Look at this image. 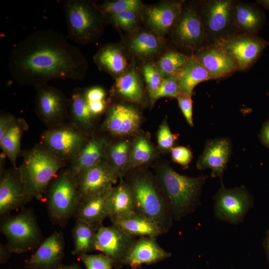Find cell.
I'll return each mask as SVG.
<instances>
[{
    "instance_id": "cell-1",
    "label": "cell",
    "mask_w": 269,
    "mask_h": 269,
    "mask_svg": "<svg viewBox=\"0 0 269 269\" xmlns=\"http://www.w3.org/2000/svg\"><path fill=\"white\" fill-rule=\"evenodd\" d=\"M7 65L15 82L33 87L54 79L83 80L88 69L80 49L52 29L35 31L15 44Z\"/></svg>"
},
{
    "instance_id": "cell-2",
    "label": "cell",
    "mask_w": 269,
    "mask_h": 269,
    "mask_svg": "<svg viewBox=\"0 0 269 269\" xmlns=\"http://www.w3.org/2000/svg\"><path fill=\"white\" fill-rule=\"evenodd\" d=\"M125 176L132 191L135 212L153 220L166 233L173 219L155 175L139 167L131 170Z\"/></svg>"
},
{
    "instance_id": "cell-3",
    "label": "cell",
    "mask_w": 269,
    "mask_h": 269,
    "mask_svg": "<svg viewBox=\"0 0 269 269\" xmlns=\"http://www.w3.org/2000/svg\"><path fill=\"white\" fill-rule=\"evenodd\" d=\"M155 178L170 209L173 220L178 221L195 211L206 176L190 177L174 171L169 165L157 167Z\"/></svg>"
},
{
    "instance_id": "cell-4",
    "label": "cell",
    "mask_w": 269,
    "mask_h": 269,
    "mask_svg": "<svg viewBox=\"0 0 269 269\" xmlns=\"http://www.w3.org/2000/svg\"><path fill=\"white\" fill-rule=\"evenodd\" d=\"M21 155L22 161L17 168L25 188L33 198L43 201L50 182L67 165L39 143L22 150Z\"/></svg>"
},
{
    "instance_id": "cell-5",
    "label": "cell",
    "mask_w": 269,
    "mask_h": 269,
    "mask_svg": "<svg viewBox=\"0 0 269 269\" xmlns=\"http://www.w3.org/2000/svg\"><path fill=\"white\" fill-rule=\"evenodd\" d=\"M63 8L69 39L85 44L94 42L100 38L107 21L95 2L65 0Z\"/></svg>"
},
{
    "instance_id": "cell-6",
    "label": "cell",
    "mask_w": 269,
    "mask_h": 269,
    "mask_svg": "<svg viewBox=\"0 0 269 269\" xmlns=\"http://www.w3.org/2000/svg\"><path fill=\"white\" fill-rule=\"evenodd\" d=\"M44 201L52 224L64 227L74 217L80 201L78 181L67 166L61 169L51 181Z\"/></svg>"
},
{
    "instance_id": "cell-7",
    "label": "cell",
    "mask_w": 269,
    "mask_h": 269,
    "mask_svg": "<svg viewBox=\"0 0 269 269\" xmlns=\"http://www.w3.org/2000/svg\"><path fill=\"white\" fill-rule=\"evenodd\" d=\"M0 232L12 253L20 254L36 249L44 240L34 212L23 208L14 215L0 219Z\"/></svg>"
},
{
    "instance_id": "cell-8",
    "label": "cell",
    "mask_w": 269,
    "mask_h": 269,
    "mask_svg": "<svg viewBox=\"0 0 269 269\" xmlns=\"http://www.w3.org/2000/svg\"><path fill=\"white\" fill-rule=\"evenodd\" d=\"M91 136L68 121L55 127L47 128L41 133L39 143L68 166Z\"/></svg>"
},
{
    "instance_id": "cell-9",
    "label": "cell",
    "mask_w": 269,
    "mask_h": 269,
    "mask_svg": "<svg viewBox=\"0 0 269 269\" xmlns=\"http://www.w3.org/2000/svg\"><path fill=\"white\" fill-rule=\"evenodd\" d=\"M235 1L208 0L200 2L198 10L209 44L238 32L234 22Z\"/></svg>"
},
{
    "instance_id": "cell-10",
    "label": "cell",
    "mask_w": 269,
    "mask_h": 269,
    "mask_svg": "<svg viewBox=\"0 0 269 269\" xmlns=\"http://www.w3.org/2000/svg\"><path fill=\"white\" fill-rule=\"evenodd\" d=\"M34 87L36 114L47 128H53L69 121L70 98H68L60 89L48 83Z\"/></svg>"
},
{
    "instance_id": "cell-11",
    "label": "cell",
    "mask_w": 269,
    "mask_h": 269,
    "mask_svg": "<svg viewBox=\"0 0 269 269\" xmlns=\"http://www.w3.org/2000/svg\"><path fill=\"white\" fill-rule=\"evenodd\" d=\"M171 38L177 46L191 52L192 55L209 44L197 5L184 4L171 30Z\"/></svg>"
},
{
    "instance_id": "cell-12",
    "label": "cell",
    "mask_w": 269,
    "mask_h": 269,
    "mask_svg": "<svg viewBox=\"0 0 269 269\" xmlns=\"http://www.w3.org/2000/svg\"><path fill=\"white\" fill-rule=\"evenodd\" d=\"M136 238L116 224L108 226L102 225L96 233L95 251L108 257L115 269H121L125 265L126 260Z\"/></svg>"
},
{
    "instance_id": "cell-13",
    "label": "cell",
    "mask_w": 269,
    "mask_h": 269,
    "mask_svg": "<svg viewBox=\"0 0 269 269\" xmlns=\"http://www.w3.org/2000/svg\"><path fill=\"white\" fill-rule=\"evenodd\" d=\"M214 200L215 217L233 224L242 222L253 205L252 196L244 186L228 189L222 181Z\"/></svg>"
},
{
    "instance_id": "cell-14",
    "label": "cell",
    "mask_w": 269,
    "mask_h": 269,
    "mask_svg": "<svg viewBox=\"0 0 269 269\" xmlns=\"http://www.w3.org/2000/svg\"><path fill=\"white\" fill-rule=\"evenodd\" d=\"M231 55L239 70L250 67L259 58L268 42L255 34L236 32L213 43Z\"/></svg>"
},
{
    "instance_id": "cell-15",
    "label": "cell",
    "mask_w": 269,
    "mask_h": 269,
    "mask_svg": "<svg viewBox=\"0 0 269 269\" xmlns=\"http://www.w3.org/2000/svg\"><path fill=\"white\" fill-rule=\"evenodd\" d=\"M77 178L80 200H83L107 195L121 177L103 160Z\"/></svg>"
},
{
    "instance_id": "cell-16",
    "label": "cell",
    "mask_w": 269,
    "mask_h": 269,
    "mask_svg": "<svg viewBox=\"0 0 269 269\" xmlns=\"http://www.w3.org/2000/svg\"><path fill=\"white\" fill-rule=\"evenodd\" d=\"M33 198L25 188L17 168L12 167L0 173V219L13 210L24 208Z\"/></svg>"
},
{
    "instance_id": "cell-17",
    "label": "cell",
    "mask_w": 269,
    "mask_h": 269,
    "mask_svg": "<svg viewBox=\"0 0 269 269\" xmlns=\"http://www.w3.org/2000/svg\"><path fill=\"white\" fill-rule=\"evenodd\" d=\"M140 123L141 117L137 109L130 105L118 103L108 108L102 129L114 137H125L136 134Z\"/></svg>"
},
{
    "instance_id": "cell-18",
    "label": "cell",
    "mask_w": 269,
    "mask_h": 269,
    "mask_svg": "<svg viewBox=\"0 0 269 269\" xmlns=\"http://www.w3.org/2000/svg\"><path fill=\"white\" fill-rule=\"evenodd\" d=\"M184 4V1L171 0L144 6L140 11L142 20L150 30L164 38L176 23Z\"/></svg>"
},
{
    "instance_id": "cell-19",
    "label": "cell",
    "mask_w": 269,
    "mask_h": 269,
    "mask_svg": "<svg viewBox=\"0 0 269 269\" xmlns=\"http://www.w3.org/2000/svg\"><path fill=\"white\" fill-rule=\"evenodd\" d=\"M65 241L62 233L55 231L45 239L25 262V269H56L64 257Z\"/></svg>"
},
{
    "instance_id": "cell-20",
    "label": "cell",
    "mask_w": 269,
    "mask_h": 269,
    "mask_svg": "<svg viewBox=\"0 0 269 269\" xmlns=\"http://www.w3.org/2000/svg\"><path fill=\"white\" fill-rule=\"evenodd\" d=\"M192 56L207 70L211 79L224 78L239 70L235 59L214 43L202 48Z\"/></svg>"
},
{
    "instance_id": "cell-21",
    "label": "cell",
    "mask_w": 269,
    "mask_h": 269,
    "mask_svg": "<svg viewBox=\"0 0 269 269\" xmlns=\"http://www.w3.org/2000/svg\"><path fill=\"white\" fill-rule=\"evenodd\" d=\"M231 144L227 138H220L208 140L197 162L198 169L210 168L213 177L222 180L231 152Z\"/></svg>"
},
{
    "instance_id": "cell-22",
    "label": "cell",
    "mask_w": 269,
    "mask_h": 269,
    "mask_svg": "<svg viewBox=\"0 0 269 269\" xmlns=\"http://www.w3.org/2000/svg\"><path fill=\"white\" fill-rule=\"evenodd\" d=\"M107 194L105 208L108 218L112 224L135 213L131 190L123 177Z\"/></svg>"
},
{
    "instance_id": "cell-23",
    "label": "cell",
    "mask_w": 269,
    "mask_h": 269,
    "mask_svg": "<svg viewBox=\"0 0 269 269\" xmlns=\"http://www.w3.org/2000/svg\"><path fill=\"white\" fill-rule=\"evenodd\" d=\"M156 238L141 237L136 239L126 260L125 265L135 268L142 264L157 263L170 257L171 254L159 245Z\"/></svg>"
},
{
    "instance_id": "cell-24",
    "label": "cell",
    "mask_w": 269,
    "mask_h": 269,
    "mask_svg": "<svg viewBox=\"0 0 269 269\" xmlns=\"http://www.w3.org/2000/svg\"><path fill=\"white\" fill-rule=\"evenodd\" d=\"M107 139L101 135L93 134L68 168L78 177L88 169L104 160Z\"/></svg>"
},
{
    "instance_id": "cell-25",
    "label": "cell",
    "mask_w": 269,
    "mask_h": 269,
    "mask_svg": "<svg viewBox=\"0 0 269 269\" xmlns=\"http://www.w3.org/2000/svg\"><path fill=\"white\" fill-rule=\"evenodd\" d=\"M100 70L117 78L129 68L127 58L119 44L109 43L100 47L93 58Z\"/></svg>"
},
{
    "instance_id": "cell-26",
    "label": "cell",
    "mask_w": 269,
    "mask_h": 269,
    "mask_svg": "<svg viewBox=\"0 0 269 269\" xmlns=\"http://www.w3.org/2000/svg\"><path fill=\"white\" fill-rule=\"evenodd\" d=\"M164 46L163 38L151 30L136 31L128 42L130 51L138 58L146 61L157 56Z\"/></svg>"
},
{
    "instance_id": "cell-27",
    "label": "cell",
    "mask_w": 269,
    "mask_h": 269,
    "mask_svg": "<svg viewBox=\"0 0 269 269\" xmlns=\"http://www.w3.org/2000/svg\"><path fill=\"white\" fill-rule=\"evenodd\" d=\"M111 94L129 102L140 104L144 97L142 80L138 71L132 67L116 78Z\"/></svg>"
},
{
    "instance_id": "cell-28",
    "label": "cell",
    "mask_w": 269,
    "mask_h": 269,
    "mask_svg": "<svg viewBox=\"0 0 269 269\" xmlns=\"http://www.w3.org/2000/svg\"><path fill=\"white\" fill-rule=\"evenodd\" d=\"M95 117L91 113L84 95V89L75 88L70 98L69 121L87 134H95Z\"/></svg>"
},
{
    "instance_id": "cell-29",
    "label": "cell",
    "mask_w": 269,
    "mask_h": 269,
    "mask_svg": "<svg viewBox=\"0 0 269 269\" xmlns=\"http://www.w3.org/2000/svg\"><path fill=\"white\" fill-rule=\"evenodd\" d=\"M233 16L237 31L255 34L262 27L264 16L254 5L243 2H234Z\"/></svg>"
},
{
    "instance_id": "cell-30",
    "label": "cell",
    "mask_w": 269,
    "mask_h": 269,
    "mask_svg": "<svg viewBox=\"0 0 269 269\" xmlns=\"http://www.w3.org/2000/svg\"><path fill=\"white\" fill-rule=\"evenodd\" d=\"M107 195L80 200L73 218L86 223L97 231L108 218L105 208Z\"/></svg>"
},
{
    "instance_id": "cell-31",
    "label": "cell",
    "mask_w": 269,
    "mask_h": 269,
    "mask_svg": "<svg viewBox=\"0 0 269 269\" xmlns=\"http://www.w3.org/2000/svg\"><path fill=\"white\" fill-rule=\"evenodd\" d=\"M114 224L127 233L136 238L157 237L165 234L161 227L153 220L136 212Z\"/></svg>"
},
{
    "instance_id": "cell-32",
    "label": "cell",
    "mask_w": 269,
    "mask_h": 269,
    "mask_svg": "<svg viewBox=\"0 0 269 269\" xmlns=\"http://www.w3.org/2000/svg\"><path fill=\"white\" fill-rule=\"evenodd\" d=\"M28 128L27 122L23 119H16L4 135L0 139L2 153L7 158L12 167L16 168L17 158L21 155V139L24 132Z\"/></svg>"
},
{
    "instance_id": "cell-33",
    "label": "cell",
    "mask_w": 269,
    "mask_h": 269,
    "mask_svg": "<svg viewBox=\"0 0 269 269\" xmlns=\"http://www.w3.org/2000/svg\"><path fill=\"white\" fill-rule=\"evenodd\" d=\"M131 142L126 139L108 141L104 160L115 169L121 178L128 173Z\"/></svg>"
},
{
    "instance_id": "cell-34",
    "label": "cell",
    "mask_w": 269,
    "mask_h": 269,
    "mask_svg": "<svg viewBox=\"0 0 269 269\" xmlns=\"http://www.w3.org/2000/svg\"><path fill=\"white\" fill-rule=\"evenodd\" d=\"M175 76L177 79L181 92L191 95L198 84L211 79L207 70L194 58Z\"/></svg>"
},
{
    "instance_id": "cell-35",
    "label": "cell",
    "mask_w": 269,
    "mask_h": 269,
    "mask_svg": "<svg viewBox=\"0 0 269 269\" xmlns=\"http://www.w3.org/2000/svg\"><path fill=\"white\" fill-rule=\"evenodd\" d=\"M97 230L86 223L75 220L72 230L74 248L73 255L78 257L95 251V242Z\"/></svg>"
},
{
    "instance_id": "cell-36",
    "label": "cell",
    "mask_w": 269,
    "mask_h": 269,
    "mask_svg": "<svg viewBox=\"0 0 269 269\" xmlns=\"http://www.w3.org/2000/svg\"><path fill=\"white\" fill-rule=\"evenodd\" d=\"M156 154V151L148 138L142 134L136 135L131 142L129 172L149 163L154 160Z\"/></svg>"
},
{
    "instance_id": "cell-37",
    "label": "cell",
    "mask_w": 269,
    "mask_h": 269,
    "mask_svg": "<svg viewBox=\"0 0 269 269\" xmlns=\"http://www.w3.org/2000/svg\"><path fill=\"white\" fill-rule=\"evenodd\" d=\"M192 55L169 50L158 59L155 64L164 78L175 76L193 59Z\"/></svg>"
},
{
    "instance_id": "cell-38",
    "label": "cell",
    "mask_w": 269,
    "mask_h": 269,
    "mask_svg": "<svg viewBox=\"0 0 269 269\" xmlns=\"http://www.w3.org/2000/svg\"><path fill=\"white\" fill-rule=\"evenodd\" d=\"M119 29L129 33L136 32L142 18L140 11L129 10L105 17Z\"/></svg>"
},
{
    "instance_id": "cell-39",
    "label": "cell",
    "mask_w": 269,
    "mask_h": 269,
    "mask_svg": "<svg viewBox=\"0 0 269 269\" xmlns=\"http://www.w3.org/2000/svg\"><path fill=\"white\" fill-rule=\"evenodd\" d=\"M141 73L146 84L150 102L153 105L158 89L164 79L155 63L148 61L142 66Z\"/></svg>"
},
{
    "instance_id": "cell-40",
    "label": "cell",
    "mask_w": 269,
    "mask_h": 269,
    "mask_svg": "<svg viewBox=\"0 0 269 269\" xmlns=\"http://www.w3.org/2000/svg\"><path fill=\"white\" fill-rule=\"evenodd\" d=\"M98 6L106 17L129 10L140 11L144 5L139 0H106Z\"/></svg>"
},
{
    "instance_id": "cell-41",
    "label": "cell",
    "mask_w": 269,
    "mask_h": 269,
    "mask_svg": "<svg viewBox=\"0 0 269 269\" xmlns=\"http://www.w3.org/2000/svg\"><path fill=\"white\" fill-rule=\"evenodd\" d=\"M83 262L86 269H112V261L105 255L100 253L95 255L85 254L78 257Z\"/></svg>"
},
{
    "instance_id": "cell-42",
    "label": "cell",
    "mask_w": 269,
    "mask_h": 269,
    "mask_svg": "<svg viewBox=\"0 0 269 269\" xmlns=\"http://www.w3.org/2000/svg\"><path fill=\"white\" fill-rule=\"evenodd\" d=\"M177 139V135L171 132L165 119L160 126L157 133L158 147L163 151L171 150Z\"/></svg>"
},
{
    "instance_id": "cell-43",
    "label": "cell",
    "mask_w": 269,
    "mask_h": 269,
    "mask_svg": "<svg viewBox=\"0 0 269 269\" xmlns=\"http://www.w3.org/2000/svg\"><path fill=\"white\" fill-rule=\"evenodd\" d=\"M177 78L175 76L164 78L155 96V100L163 97L176 98L181 93Z\"/></svg>"
},
{
    "instance_id": "cell-44",
    "label": "cell",
    "mask_w": 269,
    "mask_h": 269,
    "mask_svg": "<svg viewBox=\"0 0 269 269\" xmlns=\"http://www.w3.org/2000/svg\"><path fill=\"white\" fill-rule=\"evenodd\" d=\"M172 160L180 164L184 169L188 167L192 158L190 149L185 146L173 147L170 150Z\"/></svg>"
},
{
    "instance_id": "cell-45",
    "label": "cell",
    "mask_w": 269,
    "mask_h": 269,
    "mask_svg": "<svg viewBox=\"0 0 269 269\" xmlns=\"http://www.w3.org/2000/svg\"><path fill=\"white\" fill-rule=\"evenodd\" d=\"M180 110L190 126H193V109L191 95L181 93L176 98Z\"/></svg>"
},
{
    "instance_id": "cell-46",
    "label": "cell",
    "mask_w": 269,
    "mask_h": 269,
    "mask_svg": "<svg viewBox=\"0 0 269 269\" xmlns=\"http://www.w3.org/2000/svg\"><path fill=\"white\" fill-rule=\"evenodd\" d=\"M84 95L88 103L105 100L106 93L101 87L94 86L84 89Z\"/></svg>"
},
{
    "instance_id": "cell-47",
    "label": "cell",
    "mask_w": 269,
    "mask_h": 269,
    "mask_svg": "<svg viewBox=\"0 0 269 269\" xmlns=\"http://www.w3.org/2000/svg\"><path fill=\"white\" fill-rule=\"evenodd\" d=\"M17 118L11 114L2 112L0 115V139L10 128Z\"/></svg>"
},
{
    "instance_id": "cell-48",
    "label": "cell",
    "mask_w": 269,
    "mask_h": 269,
    "mask_svg": "<svg viewBox=\"0 0 269 269\" xmlns=\"http://www.w3.org/2000/svg\"><path fill=\"white\" fill-rule=\"evenodd\" d=\"M87 103L92 114L96 118L106 110L107 103L106 100Z\"/></svg>"
},
{
    "instance_id": "cell-49",
    "label": "cell",
    "mask_w": 269,
    "mask_h": 269,
    "mask_svg": "<svg viewBox=\"0 0 269 269\" xmlns=\"http://www.w3.org/2000/svg\"><path fill=\"white\" fill-rule=\"evenodd\" d=\"M12 252L6 245L0 244V263H6L10 257Z\"/></svg>"
},
{
    "instance_id": "cell-50",
    "label": "cell",
    "mask_w": 269,
    "mask_h": 269,
    "mask_svg": "<svg viewBox=\"0 0 269 269\" xmlns=\"http://www.w3.org/2000/svg\"><path fill=\"white\" fill-rule=\"evenodd\" d=\"M261 138L263 143L269 147V121L263 127L261 132Z\"/></svg>"
},
{
    "instance_id": "cell-51",
    "label": "cell",
    "mask_w": 269,
    "mask_h": 269,
    "mask_svg": "<svg viewBox=\"0 0 269 269\" xmlns=\"http://www.w3.org/2000/svg\"><path fill=\"white\" fill-rule=\"evenodd\" d=\"M56 269H82L80 265L73 263L70 265H64L61 264Z\"/></svg>"
},
{
    "instance_id": "cell-52",
    "label": "cell",
    "mask_w": 269,
    "mask_h": 269,
    "mask_svg": "<svg viewBox=\"0 0 269 269\" xmlns=\"http://www.w3.org/2000/svg\"><path fill=\"white\" fill-rule=\"evenodd\" d=\"M258 2L269 10V0H257Z\"/></svg>"
},
{
    "instance_id": "cell-53",
    "label": "cell",
    "mask_w": 269,
    "mask_h": 269,
    "mask_svg": "<svg viewBox=\"0 0 269 269\" xmlns=\"http://www.w3.org/2000/svg\"><path fill=\"white\" fill-rule=\"evenodd\" d=\"M266 247H267V250L268 254L269 261V235L268 236V237L266 242Z\"/></svg>"
},
{
    "instance_id": "cell-54",
    "label": "cell",
    "mask_w": 269,
    "mask_h": 269,
    "mask_svg": "<svg viewBox=\"0 0 269 269\" xmlns=\"http://www.w3.org/2000/svg\"><path fill=\"white\" fill-rule=\"evenodd\" d=\"M12 269V268H9V269Z\"/></svg>"
}]
</instances>
